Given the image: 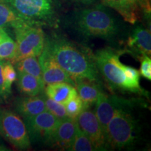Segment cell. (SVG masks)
<instances>
[{"mask_svg":"<svg viewBox=\"0 0 151 151\" xmlns=\"http://www.w3.org/2000/svg\"><path fill=\"white\" fill-rule=\"evenodd\" d=\"M45 47L75 83L78 80L99 81V72L94 55L87 50L60 36L46 37Z\"/></svg>","mask_w":151,"mask_h":151,"instance_id":"6da1fadb","label":"cell"},{"mask_svg":"<svg viewBox=\"0 0 151 151\" xmlns=\"http://www.w3.org/2000/svg\"><path fill=\"white\" fill-rule=\"evenodd\" d=\"M123 52L109 47L98 50L93 55L98 71L113 90L148 97V92L140 86L139 71L120 61V56Z\"/></svg>","mask_w":151,"mask_h":151,"instance_id":"7a4b0ae2","label":"cell"},{"mask_svg":"<svg viewBox=\"0 0 151 151\" xmlns=\"http://www.w3.org/2000/svg\"><path fill=\"white\" fill-rule=\"evenodd\" d=\"M71 20L74 29L86 38H101L111 41L120 32L116 18L102 4L77 11Z\"/></svg>","mask_w":151,"mask_h":151,"instance_id":"3957f363","label":"cell"},{"mask_svg":"<svg viewBox=\"0 0 151 151\" xmlns=\"http://www.w3.org/2000/svg\"><path fill=\"white\" fill-rule=\"evenodd\" d=\"M32 25L54 27L58 23L55 0H0Z\"/></svg>","mask_w":151,"mask_h":151,"instance_id":"277c9868","label":"cell"},{"mask_svg":"<svg viewBox=\"0 0 151 151\" xmlns=\"http://www.w3.org/2000/svg\"><path fill=\"white\" fill-rule=\"evenodd\" d=\"M129 110L117 111L107 124L105 136L108 148L121 149L134 144L137 122Z\"/></svg>","mask_w":151,"mask_h":151,"instance_id":"5b68a950","label":"cell"},{"mask_svg":"<svg viewBox=\"0 0 151 151\" xmlns=\"http://www.w3.org/2000/svg\"><path fill=\"white\" fill-rule=\"evenodd\" d=\"M17 53L12 64L27 57H39L44 48L46 36L39 26L25 23L14 29Z\"/></svg>","mask_w":151,"mask_h":151,"instance_id":"8992f818","label":"cell"},{"mask_svg":"<svg viewBox=\"0 0 151 151\" xmlns=\"http://www.w3.org/2000/svg\"><path fill=\"white\" fill-rule=\"evenodd\" d=\"M0 135L15 148H30L31 141L23 120L14 111L4 108H0Z\"/></svg>","mask_w":151,"mask_h":151,"instance_id":"52a82bcc","label":"cell"},{"mask_svg":"<svg viewBox=\"0 0 151 151\" xmlns=\"http://www.w3.org/2000/svg\"><path fill=\"white\" fill-rule=\"evenodd\" d=\"M24 120L30 141L50 144L60 120L46 110Z\"/></svg>","mask_w":151,"mask_h":151,"instance_id":"ba28073f","label":"cell"},{"mask_svg":"<svg viewBox=\"0 0 151 151\" xmlns=\"http://www.w3.org/2000/svg\"><path fill=\"white\" fill-rule=\"evenodd\" d=\"M138 104L140 103L137 100L125 99L117 95H109L103 92L94 104V111L104 134L107 124L117 111L129 109L137 106Z\"/></svg>","mask_w":151,"mask_h":151,"instance_id":"9c48e42d","label":"cell"},{"mask_svg":"<svg viewBox=\"0 0 151 151\" xmlns=\"http://www.w3.org/2000/svg\"><path fill=\"white\" fill-rule=\"evenodd\" d=\"M86 106L77 117L76 122L79 128L89 138L95 150H106V140L95 113Z\"/></svg>","mask_w":151,"mask_h":151,"instance_id":"30bf717a","label":"cell"},{"mask_svg":"<svg viewBox=\"0 0 151 151\" xmlns=\"http://www.w3.org/2000/svg\"><path fill=\"white\" fill-rule=\"evenodd\" d=\"M101 4L116 10L125 21L135 24L141 12L150 15V0H101Z\"/></svg>","mask_w":151,"mask_h":151,"instance_id":"8fae6325","label":"cell"},{"mask_svg":"<svg viewBox=\"0 0 151 151\" xmlns=\"http://www.w3.org/2000/svg\"><path fill=\"white\" fill-rule=\"evenodd\" d=\"M38 60L41 67L42 79L45 86L54 83L65 82L75 86V81L58 65L45 46L43 51L39 55Z\"/></svg>","mask_w":151,"mask_h":151,"instance_id":"7c38bea8","label":"cell"},{"mask_svg":"<svg viewBox=\"0 0 151 151\" xmlns=\"http://www.w3.org/2000/svg\"><path fill=\"white\" fill-rule=\"evenodd\" d=\"M76 120L67 118L60 120L50 144L61 150H68L76 132Z\"/></svg>","mask_w":151,"mask_h":151,"instance_id":"4fadbf2b","label":"cell"},{"mask_svg":"<svg viewBox=\"0 0 151 151\" xmlns=\"http://www.w3.org/2000/svg\"><path fill=\"white\" fill-rule=\"evenodd\" d=\"M14 106L16 112L23 119L36 116L46 110L43 95L18 97L15 101Z\"/></svg>","mask_w":151,"mask_h":151,"instance_id":"5bb4252c","label":"cell"},{"mask_svg":"<svg viewBox=\"0 0 151 151\" xmlns=\"http://www.w3.org/2000/svg\"><path fill=\"white\" fill-rule=\"evenodd\" d=\"M127 46L132 52L141 55H150L151 36L150 30L141 26L136 27L128 38Z\"/></svg>","mask_w":151,"mask_h":151,"instance_id":"9a60e30c","label":"cell"},{"mask_svg":"<svg viewBox=\"0 0 151 151\" xmlns=\"http://www.w3.org/2000/svg\"><path fill=\"white\" fill-rule=\"evenodd\" d=\"M44 90L47 97L64 105L78 94L75 86L65 82L46 85Z\"/></svg>","mask_w":151,"mask_h":151,"instance_id":"2e32d148","label":"cell"},{"mask_svg":"<svg viewBox=\"0 0 151 151\" xmlns=\"http://www.w3.org/2000/svg\"><path fill=\"white\" fill-rule=\"evenodd\" d=\"M17 85L22 94L26 96L39 95L45 89L43 79L23 72L17 73Z\"/></svg>","mask_w":151,"mask_h":151,"instance_id":"e0dca14e","label":"cell"},{"mask_svg":"<svg viewBox=\"0 0 151 151\" xmlns=\"http://www.w3.org/2000/svg\"><path fill=\"white\" fill-rule=\"evenodd\" d=\"M75 88L77 90L78 97L81 98L84 104L88 106L94 104L100 95L103 93L97 83L93 81L86 80L76 81Z\"/></svg>","mask_w":151,"mask_h":151,"instance_id":"ac0fdd59","label":"cell"},{"mask_svg":"<svg viewBox=\"0 0 151 151\" xmlns=\"http://www.w3.org/2000/svg\"><path fill=\"white\" fill-rule=\"evenodd\" d=\"M27 23L20 17L14 9L6 4L0 2V27H11L12 29Z\"/></svg>","mask_w":151,"mask_h":151,"instance_id":"d6986e66","label":"cell"},{"mask_svg":"<svg viewBox=\"0 0 151 151\" xmlns=\"http://www.w3.org/2000/svg\"><path fill=\"white\" fill-rule=\"evenodd\" d=\"M14 64L18 72L26 73L42 79L41 67L37 57H27Z\"/></svg>","mask_w":151,"mask_h":151,"instance_id":"ffe728a7","label":"cell"},{"mask_svg":"<svg viewBox=\"0 0 151 151\" xmlns=\"http://www.w3.org/2000/svg\"><path fill=\"white\" fill-rule=\"evenodd\" d=\"M17 53L16 43L5 32L0 39V60H7L13 63Z\"/></svg>","mask_w":151,"mask_h":151,"instance_id":"44dd1931","label":"cell"},{"mask_svg":"<svg viewBox=\"0 0 151 151\" xmlns=\"http://www.w3.org/2000/svg\"><path fill=\"white\" fill-rule=\"evenodd\" d=\"M68 150L70 151H93L95 148L90 140L79 127H77L75 137Z\"/></svg>","mask_w":151,"mask_h":151,"instance_id":"7402d4cb","label":"cell"},{"mask_svg":"<svg viewBox=\"0 0 151 151\" xmlns=\"http://www.w3.org/2000/svg\"><path fill=\"white\" fill-rule=\"evenodd\" d=\"M3 75L4 80V90L6 97L11 94V86L13 83L16 81L17 72L14 67V64L10 61L4 62Z\"/></svg>","mask_w":151,"mask_h":151,"instance_id":"603a6c76","label":"cell"},{"mask_svg":"<svg viewBox=\"0 0 151 151\" xmlns=\"http://www.w3.org/2000/svg\"><path fill=\"white\" fill-rule=\"evenodd\" d=\"M43 97L47 111L52 113L54 116H55L59 120L67 118L68 116L67 112H66L65 105L50 99L47 97L46 94L43 95Z\"/></svg>","mask_w":151,"mask_h":151,"instance_id":"cb8c5ba5","label":"cell"},{"mask_svg":"<svg viewBox=\"0 0 151 151\" xmlns=\"http://www.w3.org/2000/svg\"><path fill=\"white\" fill-rule=\"evenodd\" d=\"M67 116L72 119H76L86 105L83 102L81 98L77 94L76 96L69 99L65 104Z\"/></svg>","mask_w":151,"mask_h":151,"instance_id":"d4e9b609","label":"cell"},{"mask_svg":"<svg viewBox=\"0 0 151 151\" xmlns=\"http://www.w3.org/2000/svg\"><path fill=\"white\" fill-rule=\"evenodd\" d=\"M140 73L143 77L151 80V60L148 55H141Z\"/></svg>","mask_w":151,"mask_h":151,"instance_id":"484cf974","label":"cell"},{"mask_svg":"<svg viewBox=\"0 0 151 151\" xmlns=\"http://www.w3.org/2000/svg\"><path fill=\"white\" fill-rule=\"evenodd\" d=\"M4 62V60H0V97L6 99L7 97L4 90V80L3 75Z\"/></svg>","mask_w":151,"mask_h":151,"instance_id":"4316f807","label":"cell"},{"mask_svg":"<svg viewBox=\"0 0 151 151\" xmlns=\"http://www.w3.org/2000/svg\"><path fill=\"white\" fill-rule=\"evenodd\" d=\"M69 1L76 4H80L91 5L94 2H96L97 0H69Z\"/></svg>","mask_w":151,"mask_h":151,"instance_id":"83f0119b","label":"cell"},{"mask_svg":"<svg viewBox=\"0 0 151 151\" xmlns=\"http://www.w3.org/2000/svg\"><path fill=\"white\" fill-rule=\"evenodd\" d=\"M4 150H9V149L6 146H3V145L0 144V151H4Z\"/></svg>","mask_w":151,"mask_h":151,"instance_id":"f1b7e54d","label":"cell"},{"mask_svg":"<svg viewBox=\"0 0 151 151\" xmlns=\"http://www.w3.org/2000/svg\"><path fill=\"white\" fill-rule=\"evenodd\" d=\"M5 32H6L5 29H3V28L0 27V39H1V37H2L3 35H4V34Z\"/></svg>","mask_w":151,"mask_h":151,"instance_id":"f546056e","label":"cell"}]
</instances>
